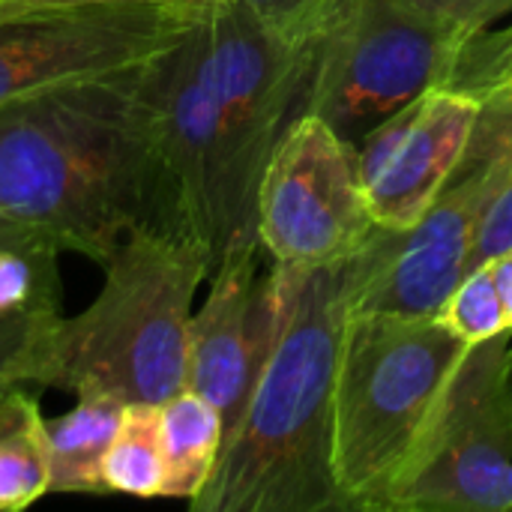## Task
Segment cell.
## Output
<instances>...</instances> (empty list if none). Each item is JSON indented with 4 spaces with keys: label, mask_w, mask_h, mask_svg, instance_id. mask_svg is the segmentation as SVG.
<instances>
[{
    "label": "cell",
    "mask_w": 512,
    "mask_h": 512,
    "mask_svg": "<svg viewBox=\"0 0 512 512\" xmlns=\"http://www.w3.org/2000/svg\"><path fill=\"white\" fill-rule=\"evenodd\" d=\"M312 66L315 45L276 36L228 0H213L147 63L171 222L213 267L261 243L258 186L285 132L309 111Z\"/></svg>",
    "instance_id": "cell-1"
},
{
    "label": "cell",
    "mask_w": 512,
    "mask_h": 512,
    "mask_svg": "<svg viewBox=\"0 0 512 512\" xmlns=\"http://www.w3.org/2000/svg\"><path fill=\"white\" fill-rule=\"evenodd\" d=\"M147 63L0 105V216L96 264L141 228H174Z\"/></svg>",
    "instance_id": "cell-2"
},
{
    "label": "cell",
    "mask_w": 512,
    "mask_h": 512,
    "mask_svg": "<svg viewBox=\"0 0 512 512\" xmlns=\"http://www.w3.org/2000/svg\"><path fill=\"white\" fill-rule=\"evenodd\" d=\"M351 318L342 264L300 267L276 348L225 435L192 507L201 512L348 510L333 465L336 378Z\"/></svg>",
    "instance_id": "cell-3"
},
{
    "label": "cell",
    "mask_w": 512,
    "mask_h": 512,
    "mask_svg": "<svg viewBox=\"0 0 512 512\" xmlns=\"http://www.w3.org/2000/svg\"><path fill=\"white\" fill-rule=\"evenodd\" d=\"M99 267V294L39 336L12 384L159 405L186 387L189 327L210 255L183 231L141 228Z\"/></svg>",
    "instance_id": "cell-4"
},
{
    "label": "cell",
    "mask_w": 512,
    "mask_h": 512,
    "mask_svg": "<svg viewBox=\"0 0 512 512\" xmlns=\"http://www.w3.org/2000/svg\"><path fill=\"white\" fill-rule=\"evenodd\" d=\"M438 318L357 312L336 378V483L348 510H378L465 351Z\"/></svg>",
    "instance_id": "cell-5"
},
{
    "label": "cell",
    "mask_w": 512,
    "mask_h": 512,
    "mask_svg": "<svg viewBox=\"0 0 512 512\" xmlns=\"http://www.w3.org/2000/svg\"><path fill=\"white\" fill-rule=\"evenodd\" d=\"M512 177V96L489 99L468 150L423 219L405 231L378 228L345 261L348 306L357 312L435 318L465 279L477 228Z\"/></svg>",
    "instance_id": "cell-6"
},
{
    "label": "cell",
    "mask_w": 512,
    "mask_h": 512,
    "mask_svg": "<svg viewBox=\"0 0 512 512\" xmlns=\"http://www.w3.org/2000/svg\"><path fill=\"white\" fill-rule=\"evenodd\" d=\"M465 33L411 0H345L315 45L309 111L357 144L381 120L447 87Z\"/></svg>",
    "instance_id": "cell-7"
},
{
    "label": "cell",
    "mask_w": 512,
    "mask_h": 512,
    "mask_svg": "<svg viewBox=\"0 0 512 512\" xmlns=\"http://www.w3.org/2000/svg\"><path fill=\"white\" fill-rule=\"evenodd\" d=\"M510 348L465 351L381 512H512Z\"/></svg>",
    "instance_id": "cell-8"
},
{
    "label": "cell",
    "mask_w": 512,
    "mask_h": 512,
    "mask_svg": "<svg viewBox=\"0 0 512 512\" xmlns=\"http://www.w3.org/2000/svg\"><path fill=\"white\" fill-rule=\"evenodd\" d=\"M255 225L264 252L282 267H324L357 255L375 231L357 147L306 111L264 168Z\"/></svg>",
    "instance_id": "cell-9"
},
{
    "label": "cell",
    "mask_w": 512,
    "mask_h": 512,
    "mask_svg": "<svg viewBox=\"0 0 512 512\" xmlns=\"http://www.w3.org/2000/svg\"><path fill=\"white\" fill-rule=\"evenodd\" d=\"M207 9L210 3H111L0 15V105L129 72L171 48Z\"/></svg>",
    "instance_id": "cell-10"
},
{
    "label": "cell",
    "mask_w": 512,
    "mask_h": 512,
    "mask_svg": "<svg viewBox=\"0 0 512 512\" xmlns=\"http://www.w3.org/2000/svg\"><path fill=\"white\" fill-rule=\"evenodd\" d=\"M261 243L231 252L210 273V291L189 327L186 387L213 402L225 435L240 420L282 333L297 270L270 258L261 270Z\"/></svg>",
    "instance_id": "cell-11"
},
{
    "label": "cell",
    "mask_w": 512,
    "mask_h": 512,
    "mask_svg": "<svg viewBox=\"0 0 512 512\" xmlns=\"http://www.w3.org/2000/svg\"><path fill=\"white\" fill-rule=\"evenodd\" d=\"M477 117L480 102L468 93L435 87L420 96L411 126L366 186L369 216L378 228L405 231L423 219L459 168Z\"/></svg>",
    "instance_id": "cell-12"
},
{
    "label": "cell",
    "mask_w": 512,
    "mask_h": 512,
    "mask_svg": "<svg viewBox=\"0 0 512 512\" xmlns=\"http://www.w3.org/2000/svg\"><path fill=\"white\" fill-rule=\"evenodd\" d=\"M60 243L45 231L0 216V378L63 318Z\"/></svg>",
    "instance_id": "cell-13"
},
{
    "label": "cell",
    "mask_w": 512,
    "mask_h": 512,
    "mask_svg": "<svg viewBox=\"0 0 512 512\" xmlns=\"http://www.w3.org/2000/svg\"><path fill=\"white\" fill-rule=\"evenodd\" d=\"M159 426L165 447L162 498L192 504L216 471L225 444V420L213 402L183 387L159 402Z\"/></svg>",
    "instance_id": "cell-14"
},
{
    "label": "cell",
    "mask_w": 512,
    "mask_h": 512,
    "mask_svg": "<svg viewBox=\"0 0 512 512\" xmlns=\"http://www.w3.org/2000/svg\"><path fill=\"white\" fill-rule=\"evenodd\" d=\"M75 408L45 420L51 492L102 495V459L126 405L111 396H75Z\"/></svg>",
    "instance_id": "cell-15"
},
{
    "label": "cell",
    "mask_w": 512,
    "mask_h": 512,
    "mask_svg": "<svg viewBox=\"0 0 512 512\" xmlns=\"http://www.w3.org/2000/svg\"><path fill=\"white\" fill-rule=\"evenodd\" d=\"M102 489L132 498H162L165 447L156 402H129L102 459Z\"/></svg>",
    "instance_id": "cell-16"
},
{
    "label": "cell",
    "mask_w": 512,
    "mask_h": 512,
    "mask_svg": "<svg viewBox=\"0 0 512 512\" xmlns=\"http://www.w3.org/2000/svg\"><path fill=\"white\" fill-rule=\"evenodd\" d=\"M51 492V459L45 438V417L39 402L0 435V512H15L36 504Z\"/></svg>",
    "instance_id": "cell-17"
},
{
    "label": "cell",
    "mask_w": 512,
    "mask_h": 512,
    "mask_svg": "<svg viewBox=\"0 0 512 512\" xmlns=\"http://www.w3.org/2000/svg\"><path fill=\"white\" fill-rule=\"evenodd\" d=\"M435 318L465 345H480V342L512 333L489 267L468 273L453 288V294L447 297V303L438 309Z\"/></svg>",
    "instance_id": "cell-18"
},
{
    "label": "cell",
    "mask_w": 512,
    "mask_h": 512,
    "mask_svg": "<svg viewBox=\"0 0 512 512\" xmlns=\"http://www.w3.org/2000/svg\"><path fill=\"white\" fill-rule=\"evenodd\" d=\"M297 45H318V36L345 0H228Z\"/></svg>",
    "instance_id": "cell-19"
},
{
    "label": "cell",
    "mask_w": 512,
    "mask_h": 512,
    "mask_svg": "<svg viewBox=\"0 0 512 512\" xmlns=\"http://www.w3.org/2000/svg\"><path fill=\"white\" fill-rule=\"evenodd\" d=\"M507 249H512V177L501 186V192L495 195V201L489 204L474 246L468 252V264H465V276L486 267L492 258L504 255Z\"/></svg>",
    "instance_id": "cell-20"
},
{
    "label": "cell",
    "mask_w": 512,
    "mask_h": 512,
    "mask_svg": "<svg viewBox=\"0 0 512 512\" xmlns=\"http://www.w3.org/2000/svg\"><path fill=\"white\" fill-rule=\"evenodd\" d=\"M411 3L465 36L512 15V0H411Z\"/></svg>",
    "instance_id": "cell-21"
},
{
    "label": "cell",
    "mask_w": 512,
    "mask_h": 512,
    "mask_svg": "<svg viewBox=\"0 0 512 512\" xmlns=\"http://www.w3.org/2000/svg\"><path fill=\"white\" fill-rule=\"evenodd\" d=\"M111 3H174V6H204L213 0H0V15L36 12V9H75V6H111Z\"/></svg>",
    "instance_id": "cell-22"
},
{
    "label": "cell",
    "mask_w": 512,
    "mask_h": 512,
    "mask_svg": "<svg viewBox=\"0 0 512 512\" xmlns=\"http://www.w3.org/2000/svg\"><path fill=\"white\" fill-rule=\"evenodd\" d=\"M33 405V396L24 393V387H15V384H6L0 378V435L6 429H12L24 414L27 408Z\"/></svg>",
    "instance_id": "cell-23"
},
{
    "label": "cell",
    "mask_w": 512,
    "mask_h": 512,
    "mask_svg": "<svg viewBox=\"0 0 512 512\" xmlns=\"http://www.w3.org/2000/svg\"><path fill=\"white\" fill-rule=\"evenodd\" d=\"M486 267L492 270V279H495V288L501 294V303H504V312H507V324H510L512 330V249H507L498 258H492Z\"/></svg>",
    "instance_id": "cell-24"
},
{
    "label": "cell",
    "mask_w": 512,
    "mask_h": 512,
    "mask_svg": "<svg viewBox=\"0 0 512 512\" xmlns=\"http://www.w3.org/2000/svg\"><path fill=\"white\" fill-rule=\"evenodd\" d=\"M510 390H512V348H510Z\"/></svg>",
    "instance_id": "cell-25"
}]
</instances>
